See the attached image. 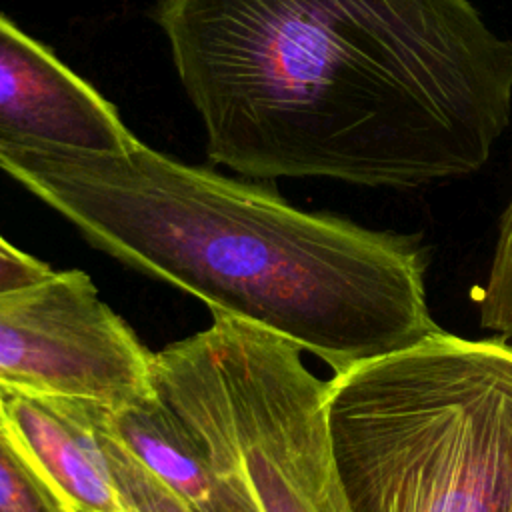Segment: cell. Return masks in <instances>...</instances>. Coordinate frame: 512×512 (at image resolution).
<instances>
[{
	"label": "cell",
	"mask_w": 512,
	"mask_h": 512,
	"mask_svg": "<svg viewBox=\"0 0 512 512\" xmlns=\"http://www.w3.org/2000/svg\"><path fill=\"white\" fill-rule=\"evenodd\" d=\"M500 512H512V484H510V490H508V494L504 498V504H502Z\"/></svg>",
	"instance_id": "cell-12"
},
{
	"label": "cell",
	"mask_w": 512,
	"mask_h": 512,
	"mask_svg": "<svg viewBox=\"0 0 512 512\" xmlns=\"http://www.w3.org/2000/svg\"><path fill=\"white\" fill-rule=\"evenodd\" d=\"M0 416L22 464L54 504L80 512H128L104 468L86 400L2 386Z\"/></svg>",
	"instance_id": "cell-7"
},
{
	"label": "cell",
	"mask_w": 512,
	"mask_h": 512,
	"mask_svg": "<svg viewBox=\"0 0 512 512\" xmlns=\"http://www.w3.org/2000/svg\"><path fill=\"white\" fill-rule=\"evenodd\" d=\"M212 162L412 190L478 172L512 120V40L470 0H160Z\"/></svg>",
	"instance_id": "cell-1"
},
{
	"label": "cell",
	"mask_w": 512,
	"mask_h": 512,
	"mask_svg": "<svg viewBox=\"0 0 512 512\" xmlns=\"http://www.w3.org/2000/svg\"><path fill=\"white\" fill-rule=\"evenodd\" d=\"M2 392V386H0ZM0 512H58L16 454L0 416Z\"/></svg>",
	"instance_id": "cell-10"
},
{
	"label": "cell",
	"mask_w": 512,
	"mask_h": 512,
	"mask_svg": "<svg viewBox=\"0 0 512 512\" xmlns=\"http://www.w3.org/2000/svg\"><path fill=\"white\" fill-rule=\"evenodd\" d=\"M112 436L196 512H248L226 490L178 416L158 398L102 408Z\"/></svg>",
	"instance_id": "cell-8"
},
{
	"label": "cell",
	"mask_w": 512,
	"mask_h": 512,
	"mask_svg": "<svg viewBox=\"0 0 512 512\" xmlns=\"http://www.w3.org/2000/svg\"><path fill=\"white\" fill-rule=\"evenodd\" d=\"M158 398L248 512H352L330 444L326 380L256 324L208 328L152 352Z\"/></svg>",
	"instance_id": "cell-4"
},
{
	"label": "cell",
	"mask_w": 512,
	"mask_h": 512,
	"mask_svg": "<svg viewBox=\"0 0 512 512\" xmlns=\"http://www.w3.org/2000/svg\"><path fill=\"white\" fill-rule=\"evenodd\" d=\"M352 512H500L512 484V342L444 328L326 380Z\"/></svg>",
	"instance_id": "cell-3"
},
{
	"label": "cell",
	"mask_w": 512,
	"mask_h": 512,
	"mask_svg": "<svg viewBox=\"0 0 512 512\" xmlns=\"http://www.w3.org/2000/svg\"><path fill=\"white\" fill-rule=\"evenodd\" d=\"M476 306L478 322L484 330L512 338V198L502 212L490 268Z\"/></svg>",
	"instance_id": "cell-9"
},
{
	"label": "cell",
	"mask_w": 512,
	"mask_h": 512,
	"mask_svg": "<svg viewBox=\"0 0 512 512\" xmlns=\"http://www.w3.org/2000/svg\"><path fill=\"white\" fill-rule=\"evenodd\" d=\"M0 170L94 248L294 342L332 374L436 334L420 234L306 212L140 140L120 154L0 146Z\"/></svg>",
	"instance_id": "cell-2"
},
{
	"label": "cell",
	"mask_w": 512,
	"mask_h": 512,
	"mask_svg": "<svg viewBox=\"0 0 512 512\" xmlns=\"http://www.w3.org/2000/svg\"><path fill=\"white\" fill-rule=\"evenodd\" d=\"M136 140L98 90L0 14V146L120 154Z\"/></svg>",
	"instance_id": "cell-6"
},
{
	"label": "cell",
	"mask_w": 512,
	"mask_h": 512,
	"mask_svg": "<svg viewBox=\"0 0 512 512\" xmlns=\"http://www.w3.org/2000/svg\"><path fill=\"white\" fill-rule=\"evenodd\" d=\"M0 386L108 408L156 396L152 352L84 270L0 292Z\"/></svg>",
	"instance_id": "cell-5"
},
{
	"label": "cell",
	"mask_w": 512,
	"mask_h": 512,
	"mask_svg": "<svg viewBox=\"0 0 512 512\" xmlns=\"http://www.w3.org/2000/svg\"><path fill=\"white\" fill-rule=\"evenodd\" d=\"M52 272L50 264L16 248L0 234V292L34 284Z\"/></svg>",
	"instance_id": "cell-11"
}]
</instances>
